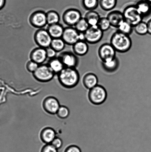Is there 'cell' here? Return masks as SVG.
I'll return each mask as SVG.
<instances>
[{"label": "cell", "instance_id": "cell-1", "mask_svg": "<svg viewBox=\"0 0 151 152\" xmlns=\"http://www.w3.org/2000/svg\"><path fill=\"white\" fill-rule=\"evenodd\" d=\"M58 79L63 87L73 89L77 86L81 75L76 68L64 67L57 74Z\"/></svg>", "mask_w": 151, "mask_h": 152}, {"label": "cell", "instance_id": "cell-2", "mask_svg": "<svg viewBox=\"0 0 151 152\" xmlns=\"http://www.w3.org/2000/svg\"><path fill=\"white\" fill-rule=\"evenodd\" d=\"M110 43L116 52L121 53L128 52L132 46V41L130 36L118 31L112 34Z\"/></svg>", "mask_w": 151, "mask_h": 152}, {"label": "cell", "instance_id": "cell-3", "mask_svg": "<svg viewBox=\"0 0 151 152\" xmlns=\"http://www.w3.org/2000/svg\"><path fill=\"white\" fill-rule=\"evenodd\" d=\"M32 74L35 80L41 83L51 81L56 75L47 64L40 65L38 69Z\"/></svg>", "mask_w": 151, "mask_h": 152}, {"label": "cell", "instance_id": "cell-4", "mask_svg": "<svg viewBox=\"0 0 151 152\" xmlns=\"http://www.w3.org/2000/svg\"><path fill=\"white\" fill-rule=\"evenodd\" d=\"M124 20L134 27L143 21V18L139 12L135 4L127 6L122 12Z\"/></svg>", "mask_w": 151, "mask_h": 152}, {"label": "cell", "instance_id": "cell-5", "mask_svg": "<svg viewBox=\"0 0 151 152\" xmlns=\"http://www.w3.org/2000/svg\"><path fill=\"white\" fill-rule=\"evenodd\" d=\"M66 45L73 46L80 40L84 39L83 33H80L73 26L64 28L61 38Z\"/></svg>", "mask_w": 151, "mask_h": 152}, {"label": "cell", "instance_id": "cell-6", "mask_svg": "<svg viewBox=\"0 0 151 152\" xmlns=\"http://www.w3.org/2000/svg\"><path fill=\"white\" fill-rule=\"evenodd\" d=\"M33 38L38 47L46 49L50 47L53 39L47 29L44 28L37 30L34 34Z\"/></svg>", "mask_w": 151, "mask_h": 152}, {"label": "cell", "instance_id": "cell-7", "mask_svg": "<svg viewBox=\"0 0 151 152\" xmlns=\"http://www.w3.org/2000/svg\"><path fill=\"white\" fill-rule=\"evenodd\" d=\"M84 39L88 44H94L100 42L103 38V32L98 25L91 26L83 33Z\"/></svg>", "mask_w": 151, "mask_h": 152}, {"label": "cell", "instance_id": "cell-8", "mask_svg": "<svg viewBox=\"0 0 151 152\" xmlns=\"http://www.w3.org/2000/svg\"><path fill=\"white\" fill-rule=\"evenodd\" d=\"M107 93L103 86L98 85L90 89L89 93V98L90 101L95 105H100L105 101Z\"/></svg>", "mask_w": 151, "mask_h": 152}, {"label": "cell", "instance_id": "cell-9", "mask_svg": "<svg viewBox=\"0 0 151 152\" xmlns=\"http://www.w3.org/2000/svg\"><path fill=\"white\" fill-rule=\"evenodd\" d=\"M82 14L80 10L74 8L67 9L62 15L64 23L68 26H74L82 18Z\"/></svg>", "mask_w": 151, "mask_h": 152}, {"label": "cell", "instance_id": "cell-10", "mask_svg": "<svg viewBox=\"0 0 151 152\" xmlns=\"http://www.w3.org/2000/svg\"><path fill=\"white\" fill-rule=\"evenodd\" d=\"M29 22L34 28L38 29L44 28L47 25L46 13L41 10L34 11L29 16Z\"/></svg>", "mask_w": 151, "mask_h": 152}, {"label": "cell", "instance_id": "cell-11", "mask_svg": "<svg viewBox=\"0 0 151 152\" xmlns=\"http://www.w3.org/2000/svg\"><path fill=\"white\" fill-rule=\"evenodd\" d=\"M116 51L110 43H105L100 46L98 50L99 57L102 62L109 61L116 57Z\"/></svg>", "mask_w": 151, "mask_h": 152}, {"label": "cell", "instance_id": "cell-12", "mask_svg": "<svg viewBox=\"0 0 151 152\" xmlns=\"http://www.w3.org/2000/svg\"><path fill=\"white\" fill-rule=\"evenodd\" d=\"M58 57L61 61L65 67L76 68L79 64L78 56L72 52H62Z\"/></svg>", "mask_w": 151, "mask_h": 152}, {"label": "cell", "instance_id": "cell-13", "mask_svg": "<svg viewBox=\"0 0 151 152\" xmlns=\"http://www.w3.org/2000/svg\"><path fill=\"white\" fill-rule=\"evenodd\" d=\"M43 108L48 114H56L60 106V102L57 98L53 96L46 97L43 101Z\"/></svg>", "mask_w": 151, "mask_h": 152}, {"label": "cell", "instance_id": "cell-14", "mask_svg": "<svg viewBox=\"0 0 151 152\" xmlns=\"http://www.w3.org/2000/svg\"><path fill=\"white\" fill-rule=\"evenodd\" d=\"M29 57L30 60L36 62L38 65L42 64L47 58L46 50L43 48L37 47L31 51Z\"/></svg>", "mask_w": 151, "mask_h": 152}, {"label": "cell", "instance_id": "cell-15", "mask_svg": "<svg viewBox=\"0 0 151 152\" xmlns=\"http://www.w3.org/2000/svg\"><path fill=\"white\" fill-rule=\"evenodd\" d=\"M106 17L110 22L111 26L117 28L125 20L123 13L117 10L111 11Z\"/></svg>", "mask_w": 151, "mask_h": 152}, {"label": "cell", "instance_id": "cell-16", "mask_svg": "<svg viewBox=\"0 0 151 152\" xmlns=\"http://www.w3.org/2000/svg\"><path fill=\"white\" fill-rule=\"evenodd\" d=\"M57 133L53 128L46 127L41 131L40 137L41 141L45 144H51L56 138Z\"/></svg>", "mask_w": 151, "mask_h": 152}, {"label": "cell", "instance_id": "cell-17", "mask_svg": "<svg viewBox=\"0 0 151 152\" xmlns=\"http://www.w3.org/2000/svg\"><path fill=\"white\" fill-rule=\"evenodd\" d=\"M88 44L85 40H79L72 46L73 53L78 56H85L89 50Z\"/></svg>", "mask_w": 151, "mask_h": 152}, {"label": "cell", "instance_id": "cell-18", "mask_svg": "<svg viewBox=\"0 0 151 152\" xmlns=\"http://www.w3.org/2000/svg\"><path fill=\"white\" fill-rule=\"evenodd\" d=\"M98 82L97 75L92 72H87L83 77V83L84 86L89 89L97 86L98 84Z\"/></svg>", "mask_w": 151, "mask_h": 152}, {"label": "cell", "instance_id": "cell-19", "mask_svg": "<svg viewBox=\"0 0 151 152\" xmlns=\"http://www.w3.org/2000/svg\"><path fill=\"white\" fill-rule=\"evenodd\" d=\"M64 29L63 25L60 23L48 25L47 28L53 39L61 38Z\"/></svg>", "mask_w": 151, "mask_h": 152}, {"label": "cell", "instance_id": "cell-20", "mask_svg": "<svg viewBox=\"0 0 151 152\" xmlns=\"http://www.w3.org/2000/svg\"><path fill=\"white\" fill-rule=\"evenodd\" d=\"M135 5L139 12L143 18L151 13V4L146 0H140Z\"/></svg>", "mask_w": 151, "mask_h": 152}, {"label": "cell", "instance_id": "cell-21", "mask_svg": "<svg viewBox=\"0 0 151 152\" xmlns=\"http://www.w3.org/2000/svg\"><path fill=\"white\" fill-rule=\"evenodd\" d=\"M102 67L106 73H112L116 72L119 67V61L116 57L113 60L109 61L102 62Z\"/></svg>", "mask_w": 151, "mask_h": 152}, {"label": "cell", "instance_id": "cell-22", "mask_svg": "<svg viewBox=\"0 0 151 152\" xmlns=\"http://www.w3.org/2000/svg\"><path fill=\"white\" fill-rule=\"evenodd\" d=\"M47 64L56 75H57L65 67L61 61L58 57L50 59Z\"/></svg>", "mask_w": 151, "mask_h": 152}, {"label": "cell", "instance_id": "cell-23", "mask_svg": "<svg viewBox=\"0 0 151 152\" xmlns=\"http://www.w3.org/2000/svg\"><path fill=\"white\" fill-rule=\"evenodd\" d=\"M84 18L90 26L97 25L100 18V14L94 10H90L86 13Z\"/></svg>", "mask_w": 151, "mask_h": 152}, {"label": "cell", "instance_id": "cell-24", "mask_svg": "<svg viewBox=\"0 0 151 152\" xmlns=\"http://www.w3.org/2000/svg\"><path fill=\"white\" fill-rule=\"evenodd\" d=\"M47 25H51L59 23L60 16L59 13L56 10H49L46 13Z\"/></svg>", "mask_w": 151, "mask_h": 152}, {"label": "cell", "instance_id": "cell-25", "mask_svg": "<svg viewBox=\"0 0 151 152\" xmlns=\"http://www.w3.org/2000/svg\"><path fill=\"white\" fill-rule=\"evenodd\" d=\"M66 44L62 38L53 39L50 47L58 53L63 51L66 47Z\"/></svg>", "mask_w": 151, "mask_h": 152}, {"label": "cell", "instance_id": "cell-26", "mask_svg": "<svg viewBox=\"0 0 151 152\" xmlns=\"http://www.w3.org/2000/svg\"><path fill=\"white\" fill-rule=\"evenodd\" d=\"M117 0H100L99 5L102 10L106 11H111L115 8Z\"/></svg>", "mask_w": 151, "mask_h": 152}, {"label": "cell", "instance_id": "cell-27", "mask_svg": "<svg viewBox=\"0 0 151 152\" xmlns=\"http://www.w3.org/2000/svg\"><path fill=\"white\" fill-rule=\"evenodd\" d=\"M81 4L85 10L90 11L96 10L99 5V0H81Z\"/></svg>", "mask_w": 151, "mask_h": 152}, {"label": "cell", "instance_id": "cell-28", "mask_svg": "<svg viewBox=\"0 0 151 152\" xmlns=\"http://www.w3.org/2000/svg\"><path fill=\"white\" fill-rule=\"evenodd\" d=\"M118 31L126 35H130L133 32L134 27L124 20L118 28Z\"/></svg>", "mask_w": 151, "mask_h": 152}, {"label": "cell", "instance_id": "cell-29", "mask_svg": "<svg viewBox=\"0 0 151 152\" xmlns=\"http://www.w3.org/2000/svg\"><path fill=\"white\" fill-rule=\"evenodd\" d=\"M134 30L136 34L141 36L148 34L147 23L142 21L134 27Z\"/></svg>", "mask_w": 151, "mask_h": 152}, {"label": "cell", "instance_id": "cell-30", "mask_svg": "<svg viewBox=\"0 0 151 152\" xmlns=\"http://www.w3.org/2000/svg\"><path fill=\"white\" fill-rule=\"evenodd\" d=\"M90 26L85 18H82L75 25L74 27L80 33H84Z\"/></svg>", "mask_w": 151, "mask_h": 152}, {"label": "cell", "instance_id": "cell-31", "mask_svg": "<svg viewBox=\"0 0 151 152\" xmlns=\"http://www.w3.org/2000/svg\"><path fill=\"white\" fill-rule=\"evenodd\" d=\"M56 115L59 118L65 119L69 117L70 115V111L67 107L64 105H61Z\"/></svg>", "mask_w": 151, "mask_h": 152}, {"label": "cell", "instance_id": "cell-32", "mask_svg": "<svg viewBox=\"0 0 151 152\" xmlns=\"http://www.w3.org/2000/svg\"><path fill=\"white\" fill-rule=\"evenodd\" d=\"M97 25L103 32L108 31L111 26L107 17L100 18Z\"/></svg>", "mask_w": 151, "mask_h": 152}, {"label": "cell", "instance_id": "cell-33", "mask_svg": "<svg viewBox=\"0 0 151 152\" xmlns=\"http://www.w3.org/2000/svg\"><path fill=\"white\" fill-rule=\"evenodd\" d=\"M39 65L36 62L30 60L26 63V68L28 72L33 74L38 69Z\"/></svg>", "mask_w": 151, "mask_h": 152}, {"label": "cell", "instance_id": "cell-34", "mask_svg": "<svg viewBox=\"0 0 151 152\" xmlns=\"http://www.w3.org/2000/svg\"><path fill=\"white\" fill-rule=\"evenodd\" d=\"M58 150L51 144H46L41 148V152H58Z\"/></svg>", "mask_w": 151, "mask_h": 152}, {"label": "cell", "instance_id": "cell-35", "mask_svg": "<svg viewBox=\"0 0 151 152\" xmlns=\"http://www.w3.org/2000/svg\"><path fill=\"white\" fill-rule=\"evenodd\" d=\"M51 144L58 150L60 149L63 146V141L60 138L56 137V138L53 140Z\"/></svg>", "mask_w": 151, "mask_h": 152}, {"label": "cell", "instance_id": "cell-36", "mask_svg": "<svg viewBox=\"0 0 151 152\" xmlns=\"http://www.w3.org/2000/svg\"><path fill=\"white\" fill-rule=\"evenodd\" d=\"M64 152H82V150L78 146L72 144L66 147Z\"/></svg>", "mask_w": 151, "mask_h": 152}, {"label": "cell", "instance_id": "cell-37", "mask_svg": "<svg viewBox=\"0 0 151 152\" xmlns=\"http://www.w3.org/2000/svg\"><path fill=\"white\" fill-rule=\"evenodd\" d=\"M46 50L47 55V58H48L52 59L53 58L56 57V55H57V52L51 47H49L46 49Z\"/></svg>", "mask_w": 151, "mask_h": 152}, {"label": "cell", "instance_id": "cell-38", "mask_svg": "<svg viewBox=\"0 0 151 152\" xmlns=\"http://www.w3.org/2000/svg\"><path fill=\"white\" fill-rule=\"evenodd\" d=\"M7 3L6 0H0V10L4 8Z\"/></svg>", "mask_w": 151, "mask_h": 152}, {"label": "cell", "instance_id": "cell-39", "mask_svg": "<svg viewBox=\"0 0 151 152\" xmlns=\"http://www.w3.org/2000/svg\"><path fill=\"white\" fill-rule=\"evenodd\" d=\"M148 34L151 35V19H149L147 22Z\"/></svg>", "mask_w": 151, "mask_h": 152}, {"label": "cell", "instance_id": "cell-40", "mask_svg": "<svg viewBox=\"0 0 151 152\" xmlns=\"http://www.w3.org/2000/svg\"><path fill=\"white\" fill-rule=\"evenodd\" d=\"M151 4V0H146Z\"/></svg>", "mask_w": 151, "mask_h": 152}]
</instances>
